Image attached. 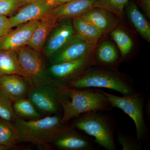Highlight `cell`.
Wrapping results in <instances>:
<instances>
[{
    "label": "cell",
    "mask_w": 150,
    "mask_h": 150,
    "mask_svg": "<svg viewBox=\"0 0 150 150\" xmlns=\"http://www.w3.org/2000/svg\"><path fill=\"white\" fill-rule=\"evenodd\" d=\"M69 88L70 100L62 105L61 122L64 125L81 114L99 110L109 112L113 108L101 89Z\"/></svg>",
    "instance_id": "obj_1"
},
{
    "label": "cell",
    "mask_w": 150,
    "mask_h": 150,
    "mask_svg": "<svg viewBox=\"0 0 150 150\" xmlns=\"http://www.w3.org/2000/svg\"><path fill=\"white\" fill-rule=\"evenodd\" d=\"M70 88L110 89L123 96L139 93L132 81L115 71L90 67L79 78L67 86Z\"/></svg>",
    "instance_id": "obj_2"
},
{
    "label": "cell",
    "mask_w": 150,
    "mask_h": 150,
    "mask_svg": "<svg viewBox=\"0 0 150 150\" xmlns=\"http://www.w3.org/2000/svg\"><path fill=\"white\" fill-rule=\"evenodd\" d=\"M62 115L55 114L42 118L26 121L16 118L13 121L18 133L19 142H29L40 148L50 149L49 145L64 125Z\"/></svg>",
    "instance_id": "obj_3"
},
{
    "label": "cell",
    "mask_w": 150,
    "mask_h": 150,
    "mask_svg": "<svg viewBox=\"0 0 150 150\" xmlns=\"http://www.w3.org/2000/svg\"><path fill=\"white\" fill-rule=\"evenodd\" d=\"M105 111H96L81 114L74 118L71 126L94 139L99 146L107 150H117L114 138V120Z\"/></svg>",
    "instance_id": "obj_4"
},
{
    "label": "cell",
    "mask_w": 150,
    "mask_h": 150,
    "mask_svg": "<svg viewBox=\"0 0 150 150\" xmlns=\"http://www.w3.org/2000/svg\"><path fill=\"white\" fill-rule=\"evenodd\" d=\"M27 98L41 114L63 113L62 105L70 100L69 88L51 79L39 84H31Z\"/></svg>",
    "instance_id": "obj_5"
},
{
    "label": "cell",
    "mask_w": 150,
    "mask_h": 150,
    "mask_svg": "<svg viewBox=\"0 0 150 150\" xmlns=\"http://www.w3.org/2000/svg\"><path fill=\"white\" fill-rule=\"evenodd\" d=\"M104 93L113 108L121 109L134 121L138 142L148 143L149 131L144 115V95L139 92L131 96H120L105 91Z\"/></svg>",
    "instance_id": "obj_6"
},
{
    "label": "cell",
    "mask_w": 150,
    "mask_h": 150,
    "mask_svg": "<svg viewBox=\"0 0 150 150\" xmlns=\"http://www.w3.org/2000/svg\"><path fill=\"white\" fill-rule=\"evenodd\" d=\"M16 51L21 67L31 84L43 83L51 79L40 52L27 45Z\"/></svg>",
    "instance_id": "obj_7"
},
{
    "label": "cell",
    "mask_w": 150,
    "mask_h": 150,
    "mask_svg": "<svg viewBox=\"0 0 150 150\" xmlns=\"http://www.w3.org/2000/svg\"><path fill=\"white\" fill-rule=\"evenodd\" d=\"M51 144L61 150H96L99 146L88 135L74 126L65 125Z\"/></svg>",
    "instance_id": "obj_8"
},
{
    "label": "cell",
    "mask_w": 150,
    "mask_h": 150,
    "mask_svg": "<svg viewBox=\"0 0 150 150\" xmlns=\"http://www.w3.org/2000/svg\"><path fill=\"white\" fill-rule=\"evenodd\" d=\"M94 64L91 55L83 59L51 64L47 69L49 77L67 86L81 76Z\"/></svg>",
    "instance_id": "obj_9"
},
{
    "label": "cell",
    "mask_w": 150,
    "mask_h": 150,
    "mask_svg": "<svg viewBox=\"0 0 150 150\" xmlns=\"http://www.w3.org/2000/svg\"><path fill=\"white\" fill-rule=\"evenodd\" d=\"M94 46L75 35L49 57L51 64L83 59L91 55Z\"/></svg>",
    "instance_id": "obj_10"
},
{
    "label": "cell",
    "mask_w": 150,
    "mask_h": 150,
    "mask_svg": "<svg viewBox=\"0 0 150 150\" xmlns=\"http://www.w3.org/2000/svg\"><path fill=\"white\" fill-rule=\"evenodd\" d=\"M40 20L28 22L13 30H10L0 38V49L16 51L27 45Z\"/></svg>",
    "instance_id": "obj_11"
},
{
    "label": "cell",
    "mask_w": 150,
    "mask_h": 150,
    "mask_svg": "<svg viewBox=\"0 0 150 150\" xmlns=\"http://www.w3.org/2000/svg\"><path fill=\"white\" fill-rule=\"evenodd\" d=\"M51 30L43 47L44 54L49 58L75 35L72 19L61 20Z\"/></svg>",
    "instance_id": "obj_12"
},
{
    "label": "cell",
    "mask_w": 150,
    "mask_h": 150,
    "mask_svg": "<svg viewBox=\"0 0 150 150\" xmlns=\"http://www.w3.org/2000/svg\"><path fill=\"white\" fill-rule=\"evenodd\" d=\"M23 6L15 15L8 18L11 28L31 21L41 19L53 8L47 0H37Z\"/></svg>",
    "instance_id": "obj_13"
},
{
    "label": "cell",
    "mask_w": 150,
    "mask_h": 150,
    "mask_svg": "<svg viewBox=\"0 0 150 150\" xmlns=\"http://www.w3.org/2000/svg\"><path fill=\"white\" fill-rule=\"evenodd\" d=\"M31 83L24 76L18 74L0 77V92L12 101L25 98Z\"/></svg>",
    "instance_id": "obj_14"
},
{
    "label": "cell",
    "mask_w": 150,
    "mask_h": 150,
    "mask_svg": "<svg viewBox=\"0 0 150 150\" xmlns=\"http://www.w3.org/2000/svg\"><path fill=\"white\" fill-rule=\"evenodd\" d=\"M96 0H73L53 8L48 14L57 21L80 16L94 7Z\"/></svg>",
    "instance_id": "obj_15"
},
{
    "label": "cell",
    "mask_w": 150,
    "mask_h": 150,
    "mask_svg": "<svg viewBox=\"0 0 150 150\" xmlns=\"http://www.w3.org/2000/svg\"><path fill=\"white\" fill-rule=\"evenodd\" d=\"M102 33L111 32L117 25V20L110 12L103 9L93 8L81 16Z\"/></svg>",
    "instance_id": "obj_16"
},
{
    "label": "cell",
    "mask_w": 150,
    "mask_h": 150,
    "mask_svg": "<svg viewBox=\"0 0 150 150\" xmlns=\"http://www.w3.org/2000/svg\"><path fill=\"white\" fill-rule=\"evenodd\" d=\"M57 21L48 14L40 19L27 46L40 52L43 49L49 33L57 24Z\"/></svg>",
    "instance_id": "obj_17"
},
{
    "label": "cell",
    "mask_w": 150,
    "mask_h": 150,
    "mask_svg": "<svg viewBox=\"0 0 150 150\" xmlns=\"http://www.w3.org/2000/svg\"><path fill=\"white\" fill-rule=\"evenodd\" d=\"M75 35L91 45L94 46L102 35L93 25L81 16L72 18Z\"/></svg>",
    "instance_id": "obj_18"
},
{
    "label": "cell",
    "mask_w": 150,
    "mask_h": 150,
    "mask_svg": "<svg viewBox=\"0 0 150 150\" xmlns=\"http://www.w3.org/2000/svg\"><path fill=\"white\" fill-rule=\"evenodd\" d=\"M10 74L19 75L26 78L19 63L16 51L0 49V77Z\"/></svg>",
    "instance_id": "obj_19"
},
{
    "label": "cell",
    "mask_w": 150,
    "mask_h": 150,
    "mask_svg": "<svg viewBox=\"0 0 150 150\" xmlns=\"http://www.w3.org/2000/svg\"><path fill=\"white\" fill-rule=\"evenodd\" d=\"M126 13L131 23L140 35L148 42L150 41V26L137 4L131 3L126 9Z\"/></svg>",
    "instance_id": "obj_20"
},
{
    "label": "cell",
    "mask_w": 150,
    "mask_h": 150,
    "mask_svg": "<svg viewBox=\"0 0 150 150\" xmlns=\"http://www.w3.org/2000/svg\"><path fill=\"white\" fill-rule=\"evenodd\" d=\"M19 142L18 133L13 123L0 118V145L11 149Z\"/></svg>",
    "instance_id": "obj_21"
},
{
    "label": "cell",
    "mask_w": 150,
    "mask_h": 150,
    "mask_svg": "<svg viewBox=\"0 0 150 150\" xmlns=\"http://www.w3.org/2000/svg\"><path fill=\"white\" fill-rule=\"evenodd\" d=\"M13 108L16 118H38L42 116L34 105L28 98H21L13 101Z\"/></svg>",
    "instance_id": "obj_22"
},
{
    "label": "cell",
    "mask_w": 150,
    "mask_h": 150,
    "mask_svg": "<svg viewBox=\"0 0 150 150\" xmlns=\"http://www.w3.org/2000/svg\"><path fill=\"white\" fill-rule=\"evenodd\" d=\"M119 59L117 49L109 41L103 42L97 51V62L105 66L115 64Z\"/></svg>",
    "instance_id": "obj_23"
},
{
    "label": "cell",
    "mask_w": 150,
    "mask_h": 150,
    "mask_svg": "<svg viewBox=\"0 0 150 150\" xmlns=\"http://www.w3.org/2000/svg\"><path fill=\"white\" fill-rule=\"evenodd\" d=\"M110 35L118 46L122 57L128 56L132 50L133 42L131 37L122 29H115L110 32Z\"/></svg>",
    "instance_id": "obj_24"
},
{
    "label": "cell",
    "mask_w": 150,
    "mask_h": 150,
    "mask_svg": "<svg viewBox=\"0 0 150 150\" xmlns=\"http://www.w3.org/2000/svg\"><path fill=\"white\" fill-rule=\"evenodd\" d=\"M128 1L129 0H96L93 8L106 10L122 18L124 8Z\"/></svg>",
    "instance_id": "obj_25"
},
{
    "label": "cell",
    "mask_w": 150,
    "mask_h": 150,
    "mask_svg": "<svg viewBox=\"0 0 150 150\" xmlns=\"http://www.w3.org/2000/svg\"><path fill=\"white\" fill-rule=\"evenodd\" d=\"M12 102L10 99L0 92V118L13 122L16 118Z\"/></svg>",
    "instance_id": "obj_26"
},
{
    "label": "cell",
    "mask_w": 150,
    "mask_h": 150,
    "mask_svg": "<svg viewBox=\"0 0 150 150\" xmlns=\"http://www.w3.org/2000/svg\"><path fill=\"white\" fill-rule=\"evenodd\" d=\"M117 140L122 146L123 150H141L142 144L133 139L131 136L121 132L118 129Z\"/></svg>",
    "instance_id": "obj_27"
},
{
    "label": "cell",
    "mask_w": 150,
    "mask_h": 150,
    "mask_svg": "<svg viewBox=\"0 0 150 150\" xmlns=\"http://www.w3.org/2000/svg\"><path fill=\"white\" fill-rule=\"evenodd\" d=\"M19 7L20 0H0V16L11 14Z\"/></svg>",
    "instance_id": "obj_28"
},
{
    "label": "cell",
    "mask_w": 150,
    "mask_h": 150,
    "mask_svg": "<svg viewBox=\"0 0 150 150\" xmlns=\"http://www.w3.org/2000/svg\"><path fill=\"white\" fill-rule=\"evenodd\" d=\"M11 28L8 18L6 16H0V38L5 35Z\"/></svg>",
    "instance_id": "obj_29"
},
{
    "label": "cell",
    "mask_w": 150,
    "mask_h": 150,
    "mask_svg": "<svg viewBox=\"0 0 150 150\" xmlns=\"http://www.w3.org/2000/svg\"><path fill=\"white\" fill-rule=\"evenodd\" d=\"M142 6L149 17H150V0H142Z\"/></svg>",
    "instance_id": "obj_30"
},
{
    "label": "cell",
    "mask_w": 150,
    "mask_h": 150,
    "mask_svg": "<svg viewBox=\"0 0 150 150\" xmlns=\"http://www.w3.org/2000/svg\"><path fill=\"white\" fill-rule=\"evenodd\" d=\"M72 1L73 0H47V1L50 5L54 8Z\"/></svg>",
    "instance_id": "obj_31"
},
{
    "label": "cell",
    "mask_w": 150,
    "mask_h": 150,
    "mask_svg": "<svg viewBox=\"0 0 150 150\" xmlns=\"http://www.w3.org/2000/svg\"><path fill=\"white\" fill-rule=\"evenodd\" d=\"M37 0H20V6H23L28 3L32 2Z\"/></svg>",
    "instance_id": "obj_32"
},
{
    "label": "cell",
    "mask_w": 150,
    "mask_h": 150,
    "mask_svg": "<svg viewBox=\"0 0 150 150\" xmlns=\"http://www.w3.org/2000/svg\"><path fill=\"white\" fill-rule=\"evenodd\" d=\"M9 148L6 147L5 146H1L0 145V150H6L8 149Z\"/></svg>",
    "instance_id": "obj_33"
}]
</instances>
